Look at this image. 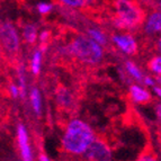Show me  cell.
<instances>
[{"label":"cell","mask_w":161,"mask_h":161,"mask_svg":"<svg viewBox=\"0 0 161 161\" xmlns=\"http://www.w3.org/2000/svg\"><path fill=\"white\" fill-rule=\"evenodd\" d=\"M94 140V132L88 124L80 119H72L68 124L62 139V145L70 153L85 154Z\"/></svg>","instance_id":"cell-1"},{"label":"cell","mask_w":161,"mask_h":161,"mask_svg":"<svg viewBox=\"0 0 161 161\" xmlns=\"http://www.w3.org/2000/svg\"><path fill=\"white\" fill-rule=\"evenodd\" d=\"M72 53L80 61L86 63H97L103 58L102 45L96 43L94 40L86 36H78L71 44Z\"/></svg>","instance_id":"cell-2"},{"label":"cell","mask_w":161,"mask_h":161,"mask_svg":"<svg viewBox=\"0 0 161 161\" xmlns=\"http://www.w3.org/2000/svg\"><path fill=\"white\" fill-rule=\"evenodd\" d=\"M115 8V24L118 27H133L142 22V10L131 1H117Z\"/></svg>","instance_id":"cell-3"},{"label":"cell","mask_w":161,"mask_h":161,"mask_svg":"<svg viewBox=\"0 0 161 161\" xmlns=\"http://www.w3.org/2000/svg\"><path fill=\"white\" fill-rule=\"evenodd\" d=\"M85 156L88 161H112V152L107 143L99 139H95Z\"/></svg>","instance_id":"cell-4"},{"label":"cell","mask_w":161,"mask_h":161,"mask_svg":"<svg viewBox=\"0 0 161 161\" xmlns=\"http://www.w3.org/2000/svg\"><path fill=\"white\" fill-rule=\"evenodd\" d=\"M1 42L3 48L9 53H15L18 50V35L15 27L10 23H3L1 25Z\"/></svg>","instance_id":"cell-5"},{"label":"cell","mask_w":161,"mask_h":161,"mask_svg":"<svg viewBox=\"0 0 161 161\" xmlns=\"http://www.w3.org/2000/svg\"><path fill=\"white\" fill-rule=\"evenodd\" d=\"M113 42L121 48L124 53L134 54L136 52V42L129 34H116L113 36Z\"/></svg>","instance_id":"cell-6"},{"label":"cell","mask_w":161,"mask_h":161,"mask_svg":"<svg viewBox=\"0 0 161 161\" xmlns=\"http://www.w3.org/2000/svg\"><path fill=\"white\" fill-rule=\"evenodd\" d=\"M17 140H18V144L22 152V157L24 161H33L32 152L31 148L28 145V136H27V132L25 126L19 125L17 130Z\"/></svg>","instance_id":"cell-7"},{"label":"cell","mask_w":161,"mask_h":161,"mask_svg":"<svg viewBox=\"0 0 161 161\" xmlns=\"http://www.w3.org/2000/svg\"><path fill=\"white\" fill-rule=\"evenodd\" d=\"M145 30L148 33H156L161 31V13L160 11H154L149 16L147 24H145Z\"/></svg>","instance_id":"cell-8"},{"label":"cell","mask_w":161,"mask_h":161,"mask_svg":"<svg viewBox=\"0 0 161 161\" xmlns=\"http://www.w3.org/2000/svg\"><path fill=\"white\" fill-rule=\"evenodd\" d=\"M130 94H131L132 99L136 103H147L151 99V96L145 89L141 88V87L133 85L130 88Z\"/></svg>","instance_id":"cell-9"},{"label":"cell","mask_w":161,"mask_h":161,"mask_svg":"<svg viewBox=\"0 0 161 161\" xmlns=\"http://www.w3.org/2000/svg\"><path fill=\"white\" fill-rule=\"evenodd\" d=\"M31 103H32V107L34 112L37 115L41 114V96L40 92L36 88H33L31 90Z\"/></svg>","instance_id":"cell-10"},{"label":"cell","mask_w":161,"mask_h":161,"mask_svg":"<svg viewBox=\"0 0 161 161\" xmlns=\"http://www.w3.org/2000/svg\"><path fill=\"white\" fill-rule=\"evenodd\" d=\"M23 35H24V38L28 42V43H34L35 40H36V28H35L33 25H25L24 31H23Z\"/></svg>","instance_id":"cell-11"},{"label":"cell","mask_w":161,"mask_h":161,"mask_svg":"<svg viewBox=\"0 0 161 161\" xmlns=\"http://www.w3.org/2000/svg\"><path fill=\"white\" fill-rule=\"evenodd\" d=\"M89 37L94 40L96 43H98L99 45H105L106 44V37H105V34L103 32H100L99 30H89L88 31Z\"/></svg>","instance_id":"cell-12"},{"label":"cell","mask_w":161,"mask_h":161,"mask_svg":"<svg viewBox=\"0 0 161 161\" xmlns=\"http://www.w3.org/2000/svg\"><path fill=\"white\" fill-rule=\"evenodd\" d=\"M125 65H126V70L129 71V73L133 77V78H135L136 80H144L142 75H141V71H140L139 68H137L133 62L127 61Z\"/></svg>","instance_id":"cell-13"},{"label":"cell","mask_w":161,"mask_h":161,"mask_svg":"<svg viewBox=\"0 0 161 161\" xmlns=\"http://www.w3.org/2000/svg\"><path fill=\"white\" fill-rule=\"evenodd\" d=\"M41 59H42V55H41V52L40 51H36L33 55V59H32V72L35 73V75H37L40 72V69H41Z\"/></svg>","instance_id":"cell-14"},{"label":"cell","mask_w":161,"mask_h":161,"mask_svg":"<svg viewBox=\"0 0 161 161\" xmlns=\"http://www.w3.org/2000/svg\"><path fill=\"white\" fill-rule=\"evenodd\" d=\"M149 68H150L151 71L161 75V55L153 58L150 61V63H149Z\"/></svg>","instance_id":"cell-15"},{"label":"cell","mask_w":161,"mask_h":161,"mask_svg":"<svg viewBox=\"0 0 161 161\" xmlns=\"http://www.w3.org/2000/svg\"><path fill=\"white\" fill-rule=\"evenodd\" d=\"M37 8H38V11H40L41 14H47L51 11L52 9V6L51 5H47V3H40V5L37 6Z\"/></svg>","instance_id":"cell-16"},{"label":"cell","mask_w":161,"mask_h":161,"mask_svg":"<svg viewBox=\"0 0 161 161\" xmlns=\"http://www.w3.org/2000/svg\"><path fill=\"white\" fill-rule=\"evenodd\" d=\"M63 3L70 6V7H79V6H82L83 3H85V1H81V0H77V1H73V0H64Z\"/></svg>","instance_id":"cell-17"},{"label":"cell","mask_w":161,"mask_h":161,"mask_svg":"<svg viewBox=\"0 0 161 161\" xmlns=\"http://www.w3.org/2000/svg\"><path fill=\"white\" fill-rule=\"evenodd\" d=\"M9 90H10V94H11V96L13 97H17L18 96V88H17L15 85H11L10 86V88H9Z\"/></svg>","instance_id":"cell-18"},{"label":"cell","mask_w":161,"mask_h":161,"mask_svg":"<svg viewBox=\"0 0 161 161\" xmlns=\"http://www.w3.org/2000/svg\"><path fill=\"white\" fill-rule=\"evenodd\" d=\"M136 161H158L156 158H153L151 156H142L141 158H139Z\"/></svg>","instance_id":"cell-19"},{"label":"cell","mask_w":161,"mask_h":161,"mask_svg":"<svg viewBox=\"0 0 161 161\" xmlns=\"http://www.w3.org/2000/svg\"><path fill=\"white\" fill-rule=\"evenodd\" d=\"M48 37V32H42L41 33V36H40V38H41V41H42V42H45L46 41V38Z\"/></svg>","instance_id":"cell-20"},{"label":"cell","mask_w":161,"mask_h":161,"mask_svg":"<svg viewBox=\"0 0 161 161\" xmlns=\"http://www.w3.org/2000/svg\"><path fill=\"white\" fill-rule=\"evenodd\" d=\"M145 82V85H148V86H153V80L151 78H149V77H147V78L144 79V80H143Z\"/></svg>","instance_id":"cell-21"},{"label":"cell","mask_w":161,"mask_h":161,"mask_svg":"<svg viewBox=\"0 0 161 161\" xmlns=\"http://www.w3.org/2000/svg\"><path fill=\"white\" fill-rule=\"evenodd\" d=\"M153 92H156L159 97H161V87H158V86H154L153 87Z\"/></svg>","instance_id":"cell-22"},{"label":"cell","mask_w":161,"mask_h":161,"mask_svg":"<svg viewBox=\"0 0 161 161\" xmlns=\"http://www.w3.org/2000/svg\"><path fill=\"white\" fill-rule=\"evenodd\" d=\"M40 161H50V159H48L45 154H41V156H40Z\"/></svg>","instance_id":"cell-23"},{"label":"cell","mask_w":161,"mask_h":161,"mask_svg":"<svg viewBox=\"0 0 161 161\" xmlns=\"http://www.w3.org/2000/svg\"><path fill=\"white\" fill-rule=\"evenodd\" d=\"M157 114H158L159 117L161 118V105H158V106H157Z\"/></svg>","instance_id":"cell-24"},{"label":"cell","mask_w":161,"mask_h":161,"mask_svg":"<svg viewBox=\"0 0 161 161\" xmlns=\"http://www.w3.org/2000/svg\"><path fill=\"white\" fill-rule=\"evenodd\" d=\"M158 48H159V51H160V53H161V36H160V38H159V41H158Z\"/></svg>","instance_id":"cell-25"},{"label":"cell","mask_w":161,"mask_h":161,"mask_svg":"<svg viewBox=\"0 0 161 161\" xmlns=\"http://www.w3.org/2000/svg\"><path fill=\"white\" fill-rule=\"evenodd\" d=\"M160 6H161V1H160Z\"/></svg>","instance_id":"cell-26"}]
</instances>
